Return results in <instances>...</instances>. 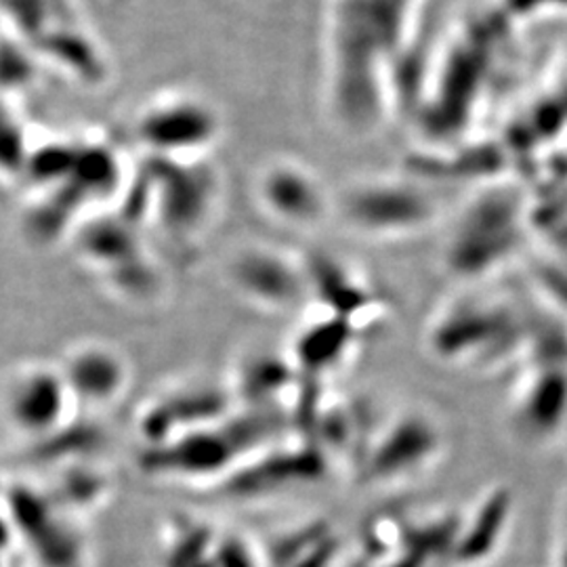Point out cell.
I'll return each mask as SVG.
<instances>
[{
  "label": "cell",
  "mask_w": 567,
  "mask_h": 567,
  "mask_svg": "<svg viewBox=\"0 0 567 567\" xmlns=\"http://www.w3.org/2000/svg\"><path fill=\"white\" fill-rule=\"evenodd\" d=\"M419 0H328L326 103L349 133L377 128L389 112L386 70L412 37Z\"/></svg>",
  "instance_id": "obj_1"
},
{
  "label": "cell",
  "mask_w": 567,
  "mask_h": 567,
  "mask_svg": "<svg viewBox=\"0 0 567 567\" xmlns=\"http://www.w3.org/2000/svg\"><path fill=\"white\" fill-rule=\"evenodd\" d=\"M529 238L534 227L526 192L492 182L471 194L450 221L444 269L461 286H486L524 255Z\"/></svg>",
  "instance_id": "obj_2"
},
{
  "label": "cell",
  "mask_w": 567,
  "mask_h": 567,
  "mask_svg": "<svg viewBox=\"0 0 567 567\" xmlns=\"http://www.w3.org/2000/svg\"><path fill=\"white\" fill-rule=\"evenodd\" d=\"M534 320L519 305L484 286H463L461 292L435 309L425 330L426 351L452 368H492L505 364L529 343Z\"/></svg>",
  "instance_id": "obj_3"
},
{
  "label": "cell",
  "mask_w": 567,
  "mask_h": 567,
  "mask_svg": "<svg viewBox=\"0 0 567 567\" xmlns=\"http://www.w3.org/2000/svg\"><path fill=\"white\" fill-rule=\"evenodd\" d=\"M334 217L362 240L398 243L437 225L442 203L421 177L408 173L368 175L337 192Z\"/></svg>",
  "instance_id": "obj_4"
},
{
  "label": "cell",
  "mask_w": 567,
  "mask_h": 567,
  "mask_svg": "<svg viewBox=\"0 0 567 567\" xmlns=\"http://www.w3.org/2000/svg\"><path fill=\"white\" fill-rule=\"evenodd\" d=\"M137 142L161 161H203L221 135L217 110L192 91H166L145 103Z\"/></svg>",
  "instance_id": "obj_5"
},
{
  "label": "cell",
  "mask_w": 567,
  "mask_h": 567,
  "mask_svg": "<svg viewBox=\"0 0 567 567\" xmlns=\"http://www.w3.org/2000/svg\"><path fill=\"white\" fill-rule=\"evenodd\" d=\"M252 194L265 217L286 229L311 231L334 217L337 194L316 168L290 156L267 161L255 175Z\"/></svg>",
  "instance_id": "obj_6"
},
{
  "label": "cell",
  "mask_w": 567,
  "mask_h": 567,
  "mask_svg": "<svg viewBox=\"0 0 567 567\" xmlns=\"http://www.w3.org/2000/svg\"><path fill=\"white\" fill-rule=\"evenodd\" d=\"M444 454V431L423 410L393 419L365 458V480L372 484H404L421 477Z\"/></svg>",
  "instance_id": "obj_7"
},
{
  "label": "cell",
  "mask_w": 567,
  "mask_h": 567,
  "mask_svg": "<svg viewBox=\"0 0 567 567\" xmlns=\"http://www.w3.org/2000/svg\"><path fill=\"white\" fill-rule=\"evenodd\" d=\"M229 280L246 301L269 311H286L311 292L307 259L267 244L238 250Z\"/></svg>",
  "instance_id": "obj_8"
},
{
  "label": "cell",
  "mask_w": 567,
  "mask_h": 567,
  "mask_svg": "<svg viewBox=\"0 0 567 567\" xmlns=\"http://www.w3.org/2000/svg\"><path fill=\"white\" fill-rule=\"evenodd\" d=\"M513 431L532 446H547L567 423L566 362H534L508 402Z\"/></svg>",
  "instance_id": "obj_9"
},
{
  "label": "cell",
  "mask_w": 567,
  "mask_h": 567,
  "mask_svg": "<svg viewBox=\"0 0 567 567\" xmlns=\"http://www.w3.org/2000/svg\"><path fill=\"white\" fill-rule=\"evenodd\" d=\"M74 398L60 368L30 365L20 370L4 391L9 423L28 437H51L63 425Z\"/></svg>",
  "instance_id": "obj_10"
},
{
  "label": "cell",
  "mask_w": 567,
  "mask_h": 567,
  "mask_svg": "<svg viewBox=\"0 0 567 567\" xmlns=\"http://www.w3.org/2000/svg\"><path fill=\"white\" fill-rule=\"evenodd\" d=\"M63 381L74 402L110 404L124 391L128 370L116 351L103 344H81L61 364Z\"/></svg>",
  "instance_id": "obj_11"
},
{
  "label": "cell",
  "mask_w": 567,
  "mask_h": 567,
  "mask_svg": "<svg viewBox=\"0 0 567 567\" xmlns=\"http://www.w3.org/2000/svg\"><path fill=\"white\" fill-rule=\"evenodd\" d=\"M532 278L543 303L567 330V269L543 257L532 267Z\"/></svg>",
  "instance_id": "obj_12"
},
{
  "label": "cell",
  "mask_w": 567,
  "mask_h": 567,
  "mask_svg": "<svg viewBox=\"0 0 567 567\" xmlns=\"http://www.w3.org/2000/svg\"><path fill=\"white\" fill-rule=\"evenodd\" d=\"M503 7L508 18L515 21L517 18H534V16L567 11V0H503Z\"/></svg>",
  "instance_id": "obj_13"
}]
</instances>
